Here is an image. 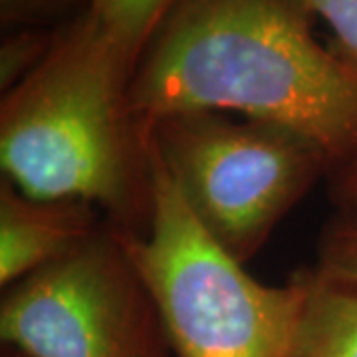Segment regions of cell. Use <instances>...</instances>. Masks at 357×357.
I'll return each mask as SVG.
<instances>
[{
    "mask_svg": "<svg viewBox=\"0 0 357 357\" xmlns=\"http://www.w3.org/2000/svg\"><path fill=\"white\" fill-rule=\"evenodd\" d=\"M2 357H24V356H22V354H18V351H13V349H8V351H6V354H4Z\"/></svg>",
    "mask_w": 357,
    "mask_h": 357,
    "instance_id": "13",
    "label": "cell"
},
{
    "mask_svg": "<svg viewBox=\"0 0 357 357\" xmlns=\"http://www.w3.org/2000/svg\"><path fill=\"white\" fill-rule=\"evenodd\" d=\"M135 62L88 10L58 26L44 62L4 93L0 165L18 191L103 208L141 232L151 215L149 133L129 103Z\"/></svg>",
    "mask_w": 357,
    "mask_h": 357,
    "instance_id": "2",
    "label": "cell"
},
{
    "mask_svg": "<svg viewBox=\"0 0 357 357\" xmlns=\"http://www.w3.org/2000/svg\"><path fill=\"white\" fill-rule=\"evenodd\" d=\"M0 337L24 357H169L153 298L107 225L8 288Z\"/></svg>",
    "mask_w": 357,
    "mask_h": 357,
    "instance_id": "5",
    "label": "cell"
},
{
    "mask_svg": "<svg viewBox=\"0 0 357 357\" xmlns=\"http://www.w3.org/2000/svg\"><path fill=\"white\" fill-rule=\"evenodd\" d=\"M56 30L20 28L8 34L0 46V88L10 91L38 68L54 46Z\"/></svg>",
    "mask_w": 357,
    "mask_h": 357,
    "instance_id": "10",
    "label": "cell"
},
{
    "mask_svg": "<svg viewBox=\"0 0 357 357\" xmlns=\"http://www.w3.org/2000/svg\"><path fill=\"white\" fill-rule=\"evenodd\" d=\"M149 149L204 232L241 264L316 178L332 173L306 137L220 112L167 115L149 128Z\"/></svg>",
    "mask_w": 357,
    "mask_h": 357,
    "instance_id": "4",
    "label": "cell"
},
{
    "mask_svg": "<svg viewBox=\"0 0 357 357\" xmlns=\"http://www.w3.org/2000/svg\"><path fill=\"white\" fill-rule=\"evenodd\" d=\"M175 0H89V13L137 62Z\"/></svg>",
    "mask_w": 357,
    "mask_h": 357,
    "instance_id": "8",
    "label": "cell"
},
{
    "mask_svg": "<svg viewBox=\"0 0 357 357\" xmlns=\"http://www.w3.org/2000/svg\"><path fill=\"white\" fill-rule=\"evenodd\" d=\"M306 298L284 357H357V294L304 272Z\"/></svg>",
    "mask_w": 357,
    "mask_h": 357,
    "instance_id": "7",
    "label": "cell"
},
{
    "mask_svg": "<svg viewBox=\"0 0 357 357\" xmlns=\"http://www.w3.org/2000/svg\"><path fill=\"white\" fill-rule=\"evenodd\" d=\"M89 0H0V20L4 26L46 28L66 16L88 10Z\"/></svg>",
    "mask_w": 357,
    "mask_h": 357,
    "instance_id": "11",
    "label": "cell"
},
{
    "mask_svg": "<svg viewBox=\"0 0 357 357\" xmlns=\"http://www.w3.org/2000/svg\"><path fill=\"white\" fill-rule=\"evenodd\" d=\"M310 18L298 0H175L133 68V115L149 133L167 115L241 114L316 143L333 173L357 147V66Z\"/></svg>",
    "mask_w": 357,
    "mask_h": 357,
    "instance_id": "1",
    "label": "cell"
},
{
    "mask_svg": "<svg viewBox=\"0 0 357 357\" xmlns=\"http://www.w3.org/2000/svg\"><path fill=\"white\" fill-rule=\"evenodd\" d=\"M332 197L340 213H357V147L332 173Z\"/></svg>",
    "mask_w": 357,
    "mask_h": 357,
    "instance_id": "12",
    "label": "cell"
},
{
    "mask_svg": "<svg viewBox=\"0 0 357 357\" xmlns=\"http://www.w3.org/2000/svg\"><path fill=\"white\" fill-rule=\"evenodd\" d=\"M147 227L119 229L177 357H284L306 298L304 272L286 286L246 274L192 217L151 149Z\"/></svg>",
    "mask_w": 357,
    "mask_h": 357,
    "instance_id": "3",
    "label": "cell"
},
{
    "mask_svg": "<svg viewBox=\"0 0 357 357\" xmlns=\"http://www.w3.org/2000/svg\"><path fill=\"white\" fill-rule=\"evenodd\" d=\"M102 229L96 208L79 201H44L0 183V284L16 282L64 258Z\"/></svg>",
    "mask_w": 357,
    "mask_h": 357,
    "instance_id": "6",
    "label": "cell"
},
{
    "mask_svg": "<svg viewBox=\"0 0 357 357\" xmlns=\"http://www.w3.org/2000/svg\"><path fill=\"white\" fill-rule=\"evenodd\" d=\"M314 272L321 280L357 294V213H340L326 227Z\"/></svg>",
    "mask_w": 357,
    "mask_h": 357,
    "instance_id": "9",
    "label": "cell"
}]
</instances>
